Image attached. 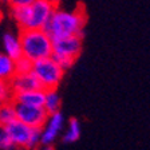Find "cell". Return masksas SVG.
Listing matches in <instances>:
<instances>
[{"instance_id": "6da1fadb", "label": "cell", "mask_w": 150, "mask_h": 150, "mask_svg": "<svg viewBox=\"0 0 150 150\" xmlns=\"http://www.w3.org/2000/svg\"><path fill=\"white\" fill-rule=\"evenodd\" d=\"M86 20L87 16L83 9L76 8L74 11H63L55 8L48 23L44 25L43 31L50 36L52 42L74 35L83 36V27L86 24Z\"/></svg>"}, {"instance_id": "7a4b0ae2", "label": "cell", "mask_w": 150, "mask_h": 150, "mask_svg": "<svg viewBox=\"0 0 150 150\" xmlns=\"http://www.w3.org/2000/svg\"><path fill=\"white\" fill-rule=\"evenodd\" d=\"M22 56L32 63L50 58L52 54V40L43 30H22L19 32Z\"/></svg>"}, {"instance_id": "3957f363", "label": "cell", "mask_w": 150, "mask_h": 150, "mask_svg": "<svg viewBox=\"0 0 150 150\" xmlns=\"http://www.w3.org/2000/svg\"><path fill=\"white\" fill-rule=\"evenodd\" d=\"M31 72L35 75V78L38 79L40 87L44 91L56 90L64 75V70L51 56L32 63Z\"/></svg>"}, {"instance_id": "277c9868", "label": "cell", "mask_w": 150, "mask_h": 150, "mask_svg": "<svg viewBox=\"0 0 150 150\" xmlns=\"http://www.w3.org/2000/svg\"><path fill=\"white\" fill-rule=\"evenodd\" d=\"M54 9L55 8L51 7L46 0H35L31 6L27 7L25 23L23 30H43L44 25L50 20Z\"/></svg>"}, {"instance_id": "5b68a950", "label": "cell", "mask_w": 150, "mask_h": 150, "mask_svg": "<svg viewBox=\"0 0 150 150\" xmlns=\"http://www.w3.org/2000/svg\"><path fill=\"white\" fill-rule=\"evenodd\" d=\"M15 110L16 119L31 129H43V126L46 125L47 119H48V114L43 107H35L15 103Z\"/></svg>"}, {"instance_id": "8992f818", "label": "cell", "mask_w": 150, "mask_h": 150, "mask_svg": "<svg viewBox=\"0 0 150 150\" xmlns=\"http://www.w3.org/2000/svg\"><path fill=\"white\" fill-rule=\"evenodd\" d=\"M82 40H83V36L81 35L56 39L52 42V54L76 60L82 52Z\"/></svg>"}, {"instance_id": "52a82bcc", "label": "cell", "mask_w": 150, "mask_h": 150, "mask_svg": "<svg viewBox=\"0 0 150 150\" xmlns=\"http://www.w3.org/2000/svg\"><path fill=\"white\" fill-rule=\"evenodd\" d=\"M63 123H64V118L60 111L55 112L52 115H48L46 125L42 129L40 145H52L59 135L60 130L63 129Z\"/></svg>"}, {"instance_id": "ba28073f", "label": "cell", "mask_w": 150, "mask_h": 150, "mask_svg": "<svg viewBox=\"0 0 150 150\" xmlns=\"http://www.w3.org/2000/svg\"><path fill=\"white\" fill-rule=\"evenodd\" d=\"M8 133L9 138L12 141L13 146L18 149V147H24L27 149V145H28V141H30V135H31V127H28L27 125L22 123L20 121H13L11 122L9 125L4 126Z\"/></svg>"}, {"instance_id": "9c48e42d", "label": "cell", "mask_w": 150, "mask_h": 150, "mask_svg": "<svg viewBox=\"0 0 150 150\" xmlns=\"http://www.w3.org/2000/svg\"><path fill=\"white\" fill-rule=\"evenodd\" d=\"M9 87L12 94L18 93H25V91H32V90H39L40 84L35 78V75L32 72H27V74H15L13 78L8 82Z\"/></svg>"}, {"instance_id": "30bf717a", "label": "cell", "mask_w": 150, "mask_h": 150, "mask_svg": "<svg viewBox=\"0 0 150 150\" xmlns=\"http://www.w3.org/2000/svg\"><path fill=\"white\" fill-rule=\"evenodd\" d=\"M1 46L3 51L0 52L6 54L11 59L18 60L19 58H22V46L19 40V35L13 34L12 31H6L1 35Z\"/></svg>"}, {"instance_id": "8fae6325", "label": "cell", "mask_w": 150, "mask_h": 150, "mask_svg": "<svg viewBox=\"0 0 150 150\" xmlns=\"http://www.w3.org/2000/svg\"><path fill=\"white\" fill-rule=\"evenodd\" d=\"M44 95H46V91H44L43 88L25 91V93H18V94H13L12 95V102L20 103V105H27V106L43 107Z\"/></svg>"}, {"instance_id": "7c38bea8", "label": "cell", "mask_w": 150, "mask_h": 150, "mask_svg": "<svg viewBox=\"0 0 150 150\" xmlns=\"http://www.w3.org/2000/svg\"><path fill=\"white\" fill-rule=\"evenodd\" d=\"M15 74V60L7 56L6 54L0 52V81L9 82Z\"/></svg>"}, {"instance_id": "4fadbf2b", "label": "cell", "mask_w": 150, "mask_h": 150, "mask_svg": "<svg viewBox=\"0 0 150 150\" xmlns=\"http://www.w3.org/2000/svg\"><path fill=\"white\" fill-rule=\"evenodd\" d=\"M60 97L56 90H47L44 95V105L43 109L47 111L48 115H52L55 112L60 111Z\"/></svg>"}, {"instance_id": "5bb4252c", "label": "cell", "mask_w": 150, "mask_h": 150, "mask_svg": "<svg viewBox=\"0 0 150 150\" xmlns=\"http://www.w3.org/2000/svg\"><path fill=\"white\" fill-rule=\"evenodd\" d=\"M13 121H16L15 103L12 100L1 103L0 105V123H1V126H7Z\"/></svg>"}, {"instance_id": "9a60e30c", "label": "cell", "mask_w": 150, "mask_h": 150, "mask_svg": "<svg viewBox=\"0 0 150 150\" xmlns=\"http://www.w3.org/2000/svg\"><path fill=\"white\" fill-rule=\"evenodd\" d=\"M81 138V122L76 118H71L69 121V127L63 135V142L64 144H72Z\"/></svg>"}, {"instance_id": "2e32d148", "label": "cell", "mask_w": 150, "mask_h": 150, "mask_svg": "<svg viewBox=\"0 0 150 150\" xmlns=\"http://www.w3.org/2000/svg\"><path fill=\"white\" fill-rule=\"evenodd\" d=\"M31 70H32V62L28 60L27 58L22 56V58H19L18 60H15L16 74H27V72H31Z\"/></svg>"}, {"instance_id": "e0dca14e", "label": "cell", "mask_w": 150, "mask_h": 150, "mask_svg": "<svg viewBox=\"0 0 150 150\" xmlns=\"http://www.w3.org/2000/svg\"><path fill=\"white\" fill-rule=\"evenodd\" d=\"M13 149H16V147L13 146L6 127L1 126L0 127V150H13Z\"/></svg>"}, {"instance_id": "ac0fdd59", "label": "cell", "mask_w": 150, "mask_h": 150, "mask_svg": "<svg viewBox=\"0 0 150 150\" xmlns=\"http://www.w3.org/2000/svg\"><path fill=\"white\" fill-rule=\"evenodd\" d=\"M40 139H42V129H32L31 135H30V141H28L27 149L28 150H35L36 147L40 146Z\"/></svg>"}, {"instance_id": "d6986e66", "label": "cell", "mask_w": 150, "mask_h": 150, "mask_svg": "<svg viewBox=\"0 0 150 150\" xmlns=\"http://www.w3.org/2000/svg\"><path fill=\"white\" fill-rule=\"evenodd\" d=\"M12 91L9 87L8 82L0 81V105L4 102H8V100H12Z\"/></svg>"}, {"instance_id": "ffe728a7", "label": "cell", "mask_w": 150, "mask_h": 150, "mask_svg": "<svg viewBox=\"0 0 150 150\" xmlns=\"http://www.w3.org/2000/svg\"><path fill=\"white\" fill-rule=\"evenodd\" d=\"M35 0H8V6L12 7H28L34 3Z\"/></svg>"}, {"instance_id": "44dd1931", "label": "cell", "mask_w": 150, "mask_h": 150, "mask_svg": "<svg viewBox=\"0 0 150 150\" xmlns=\"http://www.w3.org/2000/svg\"><path fill=\"white\" fill-rule=\"evenodd\" d=\"M35 150H55V147L52 145H40V146L36 147Z\"/></svg>"}, {"instance_id": "7402d4cb", "label": "cell", "mask_w": 150, "mask_h": 150, "mask_svg": "<svg viewBox=\"0 0 150 150\" xmlns=\"http://www.w3.org/2000/svg\"><path fill=\"white\" fill-rule=\"evenodd\" d=\"M46 1L50 4L51 7H54V8H58V6H59V3H60V0H46Z\"/></svg>"}, {"instance_id": "603a6c76", "label": "cell", "mask_w": 150, "mask_h": 150, "mask_svg": "<svg viewBox=\"0 0 150 150\" xmlns=\"http://www.w3.org/2000/svg\"><path fill=\"white\" fill-rule=\"evenodd\" d=\"M0 4H8V0H0Z\"/></svg>"}, {"instance_id": "cb8c5ba5", "label": "cell", "mask_w": 150, "mask_h": 150, "mask_svg": "<svg viewBox=\"0 0 150 150\" xmlns=\"http://www.w3.org/2000/svg\"><path fill=\"white\" fill-rule=\"evenodd\" d=\"M16 150H28V149H24V147H18Z\"/></svg>"}, {"instance_id": "d4e9b609", "label": "cell", "mask_w": 150, "mask_h": 150, "mask_svg": "<svg viewBox=\"0 0 150 150\" xmlns=\"http://www.w3.org/2000/svg\"><path fill=\"white\" fill-rule=\"evenodd\" d=\"M0 127H1V123H0Z\"/></svg>"}]
</instances>
